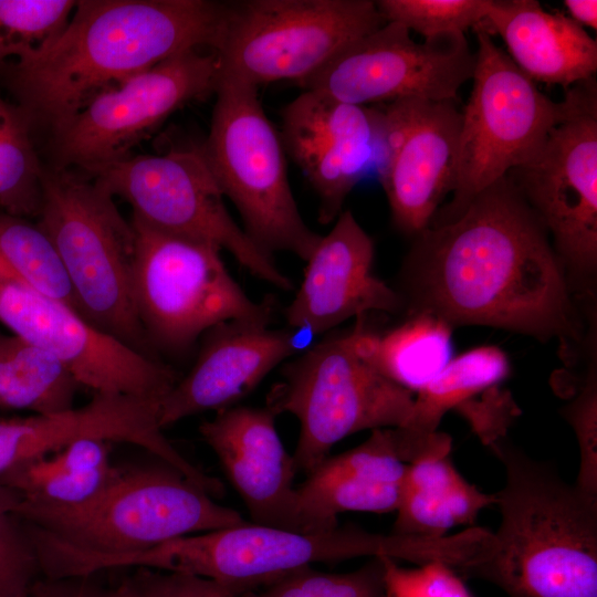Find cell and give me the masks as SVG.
<instances>
[{
	"label": "cell",
	"mask_w": 597,
	"mask_h": 597,
	"mask_svg": "<svg viewBox=\"0 0 597 597\" xmlns=\"http://www.w3.org/2000/svg\"><path fill=\"white\" fill-rule=\"evenodd\" d=\"M407 313L430 312L452 327L485 325L582 341L574 294L549 237L509 176L455 219L416 235L401 269Z\"/></svg>",
	"instance_id": "6da1fadb"
},
{
	"label": "cell",
	"mask_w": 597,
	"mask_h": 597,
	"mask_svg": "<svg viewBox=\"0 0 597 597\" xmlns=\"http://www.w3.org/2000/svg\"><path fill=\"white\" fill-rule=\"evenodd\" d=\"M227 2L81 0L41 52L0 65V81L31 118L52 128L93 96L178 53L218 48Z\"/></svg>",
	"instance_id": "7a4b0ae2"
},
{
	"label": "cell",
	"mask_w": 597,
	"mask_h": 597,
	"mask_svg": "<svg viewBox=\"0 0 597 597\" xmlns=\"http://www.w3.org/2000/svg\"><path fill=\"white\" fill-rule=\"evenodd\" d=\"M488 446L505 470L501 524L491 555L459 575L509 597H597V498L505 436Z\"/></svg>",
	"instance_id": "3957f363"
},
{
	"label": "cell",
	"mask_w": 597,
	"mask_h": 597,
	"mask_svg": "<svg viewBox=\"0 0 597 597\" xmlns=\"http://www.w3.org/2000/svg\"><path fill=\"white\" fill-rule=\"evenodd\" d=\"M13 515L36 556L119 555L245 522L165 462L115 467L105 485L77 504L20 499Z\"/></svg>",
	"instance_id": "277c9868"
},
{
	"label": "cell",
	"mask_w": 597,
	"mask_h": 597,
	"mask_svg": "<svg viewBox=\"0 0 597 597\" xmlns=\"http://www.w3.org/2000/svg\"><path fill=\"white\" fill-rule=\"evenodd\" d=\"M449 553L450 543L446 537L384 535L350 525L300 531L245 521L116 555L112 563L117 568L150 567L189 573L250 591L317 563L369 556L420 565L446 562Z\"/></svg>",
	"instance_id": "5b68a950"
},
{
	"label": "cell",
	"mask_w": 597,
	"mask_h": 597,
	"mask_svg": "<svg viewBox=\"0 0 597 597\" xmlns=\"http://www.w3.org/2000/svg\"><path fill=\"white\" fill-rule=\"evenodd\" d=\"M36 217L63 262L81 315L138 353L159 358L133 297L135 232L114 197L77 169L44 166Z\"/></svg>",
	"instance_id": "8992f818"
},
{
	"label": "cell",
	"mask_w": 597,
	"mask_h": 597,
	"mask_svg": "<svg viewBox=\"0 0 597 597\" xmlns=\"http://www.w3.org/2000/svg\"><path fill=\"white\" fill-rule=\"evenodd\" d=\"M214 95L201 149L223 197L238 209L243 230L262 251H285L306 261L322 235L300 213L283 143L258 87L221 72Z\"/></svg>",
	"instance_id": "52a82bcc"
},
{
	"label": "cell",
	"mask_w": 597,
	"mask_h": 597,
	"mask_svg": "<svg viewBox=\"0 0 597 597\" xmlns=\"http://www.w3.org/2000/svg\"><path fill=\"white\" fill-rule=\"evenodd\" d=\"M471 95L461 111L452 200L430 226L458 218L480 192L522 165L578 106L587 82L555 102L499 48L476 31Z\"/></svg>",
	"instance_id": "ba28073f"
},
{
	"label": "cell",
	"mask_w": 597,
	"mask_h": 597,
	"mask_svg": "<svg viewBox=\"0 0 597 597\" xmlns=\"http://www.w3.org/2000/svg\"><path fill=\"white\" fill-rule=\"evenodd\" d=\"M266 407L300 422L292 454L297 472L308 474L342 439L363 430L405 427L413 392L383 375L358 350L354 327L315 343L283 366Z\"/></svg>",
	"instance_id": "9c48e42d"
},
{
	"label": "cell",
	"mask_w": 597,
	"mask_h": 597,
	"mask_svg": "<svg viewBox=\"0 0 597 597\" xmlns=\"http://www.w3.org/2000/svg\"><path fill=\"white\" fill-rule=\"evenodd\" d=\"M133 297L153 346L186 354L216 325L234 320L271 322L273 303L254 302L232 277L221 250L210 243L151 228L137 219Z\"/></svg>",
	"instance_id": "30bf717a"
},
{
	"label": "cell",
	"mask_w": 597,
	"mask_h": 597,
	"mask_svg": "<svg viewBox=\"0 0 597 597\" xmlns=\"http://www.w3.org/2000/svg\"><path fill=\"white\" fill-rule=\"evenodd\" d=\"M386 23L370 0L227 2L216 53L221 72L256 87L306 78Z\"/></svg>",
	"instance_id": "8fae6325"
},
{
	"label": "cell",
	"mask_w": 597,
	"mask_h": 597,
	"mask_svg": "<svg viewBox=\"0 0 597 597\" xmlns=\"http://www.w3.org/2000/svg\"><path fill=\"white\" fill-rule=\"evenodd\" d=\"M82 171V170H80ZM133 209V218L160 231L227 250L258 279L284 291L291 279L229 213L201 145L157 155H130L82 171Z\"/></svg>",
	"instance_id": "7c38bea8"
},
{
	"label": "cell",
	"mask_w": 597,
	"mask_h": 597,
	"mask_svg": "<svg viewBox=\"0 0 597 597\" xmlns=\"http://www.w3.org/2000/svg\"><path fill=\"white\" fill-rule=\"evenodd\" d=\"M220 73L214 51L192 49L105 88L51 128V166L86 171L130 156L175 112L214 94Z\"/></svg>",
	"instance_id": "4fadbf2b"
},
{
	"label": "cell",
	"mask_w": 597,
	"mask_h": 597,
	"mask_svg": "<svg viewBox=\"0 0 597 597\" xmlns=\"http://www.w3.org/2000/svg\"><path fill=\"white\" fill-rule=\"evenodd\" d=\"M546 230L573 294L591 296L597 275V90L507 175Z\"/></svg>",
	"instance_id": "5bb4252c"
},
{
	"label": "cell",
	"mask_w": 597,
	"mask_h": 597,
	"mask_svg": "<svg viewBox=\"0 0 597 597\" xmlns=\"http://www.w3.org/2000/svg\"><path fill=\"white\" fill-rule=\"evenodd\" d=\"M0 323L54 355L78 385L95 394L163 404L180 378L160 358L138 353L72 307L38 292L1 260Z\"/></svg>",
	"instance_id": "9a60e30c"
},
{
	"label": "cell",
	"mask_w": 597,
	"mask_h": 597,
	"mask_svg": "<svg viewBox=\"0 0 597 597\" xmlns=\"http://www.w3.org/2000/svg\"><path fill=\"white\" fill-rule=\"evenodd\" d=\"M475 54L464 33L413 41L410 31L386 22L300 81L304 91L339 102L376 106L402 98L455 101L472 77Z\"/></svg>",
	"instance_id": "2e32d148"
},
{
	"label": "cell",
	"mask_w": 597,
	"mask_h": 597,
	"mask_svg": "<svg viewBox=\"0 0 597 597\" xmlns=\"http://www.w3.org/2000/svg\"><path fill=\"white\" fill-rule=\"evenodd\" d=\"M280 136L318 197L320 223L329 224L354 187L370 172L378 175L385 115L380 105H353L303 91L282 109Z\"/></svg>",
	"instance_id": "e0dca14e"
},
{
	"label": "cell",
	"mask_w": 597,
	"mask_h": 597,
	"mask_svg": "<svg viewBox=\"0 0 597 597\" xmlns=\"http://www.w3.org/2000/svg\"><path fill=\"white\" fill-rule=\"evenodd\" d=\"M385 155L378 171L398 230L418 235L451 192L461 111L453 101L402 98L381 106Z\"/></svg>",
	"instance_id": "ac0fdd59"
},
{
	"label": "cell",
	"mask_w": 597,
	"mask_h": 597,
	"mask_svg": "<svg viewBox=\"0 0 597 597\" xmlns=\"http://www.w3.org/2000/svg\"><path fill=\"white\" fill-rule=\"evenodd\" d=\"M269 323L234 320L209 329L195 364L161 404V428L235 406L283 360L315 344L308 331L272 329Z\"/></svg>",
	"instance_id": "d6986e66"
},
{
	"label": "cell",
	"mask_w": 597,
	"mask_h": 597,
	"mask_svg": "<svg viewBox=\"0 0 597 597\" xmlns=\"http://www.w3.org/2000/svg\"><path fill=\"white\" fill-rule=\"evenodd\" d=\"M374 254L369 234L343 210L305 261L303 281L285 311L289 328L316 336L368 312L400 311L399 293L373 272Z\"/></svg>",
	"instance_id": "ffe728a7"
},
{
	"label": "cell",
	"mask_w": 597,
	"mask_h": 597,
	"mask_svg": "<svg viewBox=\"0 0 597 597\" xmlns=\"http://www.w3.org/2000/svg\"><path fill=\"white\" fill-rule=\"evenodd\" d=\"M266 406H232L199 427L252 523L304 531L296 509V470Z\"/></svg>",
	"instance_id": "44dd1931"
},
{
	"label": "cell",
	"mask_w": 597,
	"mask_h": 597,
	"mask_svg": "<svg viewBox=\"0 0 597 597\" xmlns=\"http://www.w3.org/2000/svg\"><path fill=\"white\" fill-rule=\"evenodd\" d=\"M407 468L394 428L373 430L362 444L325 459L296 486L303 530L333 528L345 512H396Z\"/></svg>",
	"instance_id": "7402d4cb"
},
{
	"label": "cell",
	"mask_w": 597,
	"mask_h": 597,
	"mask_svg": "<svg viewBox=\"0 0 597 597\" xmlns=\"http://www.w3.org/2000/svg\"><path fill=\"white\" fill-rule=\"evenodd\" d=\"M474 30L498 34L513 63L534 82L568 90L597 71V42L568 15L547 12L538 1L491 0Z\"/></svg>",
	"instance_id": "603a6c76"
},
{
	"label": "cell",
	"mask_w": 597,
	"mask_h": 597,
	"mask_svg": "<svg viewBox=\"0 0 597 597\" xmlns=\"http://www.w3.org/2000/svg\"><path fill=\"white\" fill-rule=\"evenodd\" d=\"M496 494L480 491L455 469L450 454H433L408 464L392 534L442 538L459 525H472L496 504Z\"/></svg>",
	"instance_id": "cb8c5ba5"
},
{
	"label": "cell",
	"mask_w": 597,
	"mask_h": 597,
	"mask_svg": "<svg viewBox=\"0 0 597 597\" xmlns=\"http://www.w3.org/2000/svg\"><path fill=\"white\" fill-rule=\"evenodd\" d=\"M357 317L356 346L383 375L397 385L418 391L453 358L452 326L430 312L407 313V318L377 333Z\"/></svg>",
	"instance_id": "d4e9b609"
},
{
	"label": "cell",
	"mask_w": 597,
	"mask_h": 597,
	"mask_svg": "<svg viewBox=\"0 0 597 597\" xmlns=\"http://www.w3.org/2000/svg\"><path fill=\"white\" fill-rule=\"evenodd\" d=\"M114 470L106 442L88 438L13 465L0 483L22 500L72 505L95 495Z\"/></svg>",
	"instance_id": "484cf974"
},
{
	"label": "cell",
	"mask_w": 597,
	"mask_h": 597,
	"mask_svg": "<svg viewBox=\"0 0 597 597\" xmlns=\"http://www.w3.org/2000/svg\"><path fill=\"white\" fill-rule=\"evenodd\" d=\"M78 384L51 353L0 332V406L34 415L74 408Z\"/></svg>",
	"instance_id": "4316f807"
},
{
	"label": "cell",
	"mask_w": 597,
	"mask_h": 597,
	"mask_svg": "<svg viewBox=\"0 0 597 597\" xmlns=\"http://www.w3.org/2000/svg\"><path fill=\"white\" fill-rule=\"evenodd\" d=\"M510 373L506 354L484 345L453 357L427 385L413 394V408L405 428L431 433L442 417L479 394L498 386Z\"/></svg>",
	"instance_id": "83f0119b"
},
{
	"label": "cell",
	"mask_w": 597,
	"mask_h": 597,
	"mask_svg": "<svg viewBox=\"0 0 597 597\" xmlns=\"http://www.w3.org/2000/svg\"><path fill=\"white\" fill-rule=\"evenodd\" d=\"M33 123L17 104L0 97V207L18 217H36L41 164L32 140Z\"/></svg>",
	"instance_id": "f1b7e54d"
},
{
	"label": "cell",
	"mask_w": 597,
	"mask_h": 597,
	"mask_svg": "<svg viewBox=\"0 0 597 597\" xmlns=\"http://www.w3.org/2000/svg\"><path fill=\"white\" fill-rule=\"evenodd\" d=\"M0 260L34 290L80 313L63 262L38 223L0 212Z\"/></svg>",
	"instance_id": "f546056e"
},
{
	"label": "cell",
	"mask_w": 597,
	"mask_h": 597,
	"mask_svg": "<svg viewBox=\"0 0 597 597\" xmlns=\"http://www.w3.org/2000/svg\"><path fill=\"white\" fill-rule=\"evenodd\" d=\"M77 1L0 0V65L45 49L66 27Z\"/></svg>",
	"instance_id": "4dcf8cb0"
},
{
	"label": "cell",
	"mask_w": 597,
	"mask_h": 597,
	"mask_svg": "<svg viewBox=\"0 0 597 597\" xmlns=\"http://www.w3.org/2000/svg\"><path fill=\"white\" fill-rule=\"evenodd\" d=\"M241 597H386L383 557L346 573L304 567Z\"/></svg>",
	"instance_id": "1f68e13d"
},
{
	"label": "cell",
	"mask_w": 597,
	"mask_h": 597,
	"mask_svg": "<svg viewBox=\"0 0 597 597\" xmlns=\"http://www.w3.org/2000/svg\"><path fill=\"white\" fill-rule=\"evenodd\" d=\"M376 6L386 22H396L425 39L444 33H464L486 17L491 0H379Z\"/></svg>",
	"instance_id": "d6a6232c"
},
{
	"label": "cell",
	"mask_w": 597,
	"mask_h": 597,
	"mask_svg": "<svg viewBox=\"0 0 597 597\" xmlns=\"http://www.w3.org/2000/svg\"><path fill=\"white\" fill-rule=\"evenodd\" d=\"M115 597H241L247 589L198 575L135 567L113 587Z\"/></svg>",
	"instance_id": "836d02e7"
},
{
	"label": "cell",
	"mask_w": 597,
	"mask_h": 597,
	"mask_svg": "<svg viewBox=\"0 0 597 597\" xmlns=\"http://www.w3.org/2000/svg\"><path fill=\"white\" fill-rule=\"evenodd\" d=\"M562 415L572 426L579 447L580 463L575 485L597 498V366L590 358L576 396L563 407Z\"/></svg>",
	"instance_id": "e575fe53"
},
{
	"label": "cell",
	"mask_w": 597,
	"mask_h": 597,
	"mask_svg": "<svg viewBox=\"0 0 597 597\" xmlns=\"http://www.w3.org/2000/svg\"><path fill=\"white\" fill-rule=\"evenodd\" d=\"M383 565L386 597H472L461 576L441 562L406 568L383 557Z\"/></svg>",
	"instance_id": "d590c367"
},
{
	"label": "cell",
	"mask_w": 597,
	"mask_h": 597,
	"mask_svg": "<svg viewBox=\"0 0 597 597\" xmlns=\"http://www.w3.org/2000/svg\"><path fill=\"white\" fill-rule=\"evenodd\" d=\"M39 572L36 555L23 523L0 516V597L29 588Z\"/></svg>",
	"instance_id": "8d00e7d4"
},
{
	"label": "cell",
	"mask_w": 597,
	"mask_h": 597,
	"mask_svg": "<svg viewBox=\"0 0 597 597\" xmlns=\"http://www.w3.org/2000/svg\"><path fill=\"white\" fill-rule=\"evenodd\" d=\"M495 387L489 390V396L478 401L472 398L461 405L457 410L471 422L476 434L485 444L505 436V428L514 417L512 399L498 391Z\"/></svg>",
	"instance_id": "74e56055"
},
{
	"label": "cell",
	"mask_w": 597,
	"mask_h": 597,
	"mask_svg": "<svg viewBox=\"0 0 597 597\" xmlns=\"http://www.w3.org/2000/svg\"><path fill=\"white\" fill-rule=\"evenodd\" d=\"M96 574L35 578L29 597H115L114 588L95 579Z\"/></svg>",
	"instance_id": "f35d334b"
},
{
	"label": "cell",
	"mask_w": 597,
	"mask_h": 597,
	"mask_svg": "<svg viewBox=\"0 0 597 597\" xmlns=\"http://www.w3.org/2000/svg\"><path fill=\"white\" fill-rule=\"evenodd\" d=\"M564 6L569 13V18L577 24L593 30L597 29L596 0H565Z\"/></svg>",
	"instance_id": "ab89813d"
},
{
	"label": "cell",
	"mask_w": 597,
	"mask_h": 597,
	"mask_svg": "<svg viewBox=\"0 0 597 597\" xmlns=\"http://www.w3.org/2000/svg\"><path fill=\"white\" fill-rule=\"evenodd\" d=\"M20 502V496L0 483V516L13 514Z\"/></svg>",
	"instance_id": "60d3db41"
},
{
	"label": "cell",
	"mask_w": 597,
	"mask_h": 597,
	"mask_svg": "<svg viewBox=\"0 0 597 597\" xmlns=\"http://www.w3.org/2000/svg\"><path fill=\"white\" fill-rule=\"evenodd\" d=\"M29 588L14 591V593L9 594V595H7L4 597H29Z\"/></svg>",
	"instance_id": "b9f144b4"
}]
</instances>
